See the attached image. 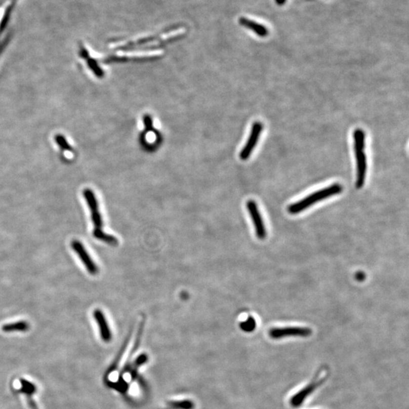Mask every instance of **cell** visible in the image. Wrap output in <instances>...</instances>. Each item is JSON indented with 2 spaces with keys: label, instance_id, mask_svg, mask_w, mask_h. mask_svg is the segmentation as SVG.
Wrapping results in <instances>:
<instances>
[{
  "label": "cell",
  "instance_id": "cell-2",
  "mask_svg": "<svg viewBox=\"0 0 409 409\" xmlns=\"http://www.w3.org/2000/svg\"><path fill=\"white\" fill-rule=\"evenodd\" d=\"M343 191V187L340 184H334L329 186L326 188L321 189L318 191L314 192L311 194L308 195L304 199L291 204L288 207V211L292 215L300 213L306 210L310 206L315 204L316 202H320L323 199H328L334 195L339 194Z\"/></svg>",
  "mask_w": 409,
  "mask_h": 409
},
{
  "label": "cell",
  "instance_id": "cell-7",
  "mask_svg": "<svg viewBox=\"0 0 409 409\" xmlns=\"http://www.w3.org/2000/svg\"><path fill=\"white\" fill-rule=\"evenodd\" d=\"M71 247L74 251L78 255L80 260L83 262L84 265L86 267L87 270L90 274L95 275L99 272V268L95 262L91 259L89 253L84 247L83 244L78 240H73L71 242Z\"/></svg>",
  "mask_w": 409,
  "mask_h": 409
},
{
  "label": "cell",
  "instance_id": "cell-10",
  "mask_svg": "<svg viewBox=\"0 0 409 409\" xmlns=\"http://www.w3.org/2000/svg\"><path fill=\"white\" fill-rule=\"evenodd\" d=\"M94 314V317L95 318L96 321H97L99 329H100L102 340L105 342L111 341V338H112V334H111V330H110L106 317H105V314H103L102 310L97 308V309L94 310V314Z\"/></svg>",
  "mask_w": 409,
  "mask_h": 409
},
{
  "label": "cell",
  "instance_id": "cell-13",
  "mask_svg": "<svg viewBox=\"0 0 409 409\" xmlns=\"http://www.w3.org/2000/svg\"><path fill=\"white\" fill-rule=\"evenodd\" d=\"M93 236H94L96 239L101 240L102 242H106V243L109 244V245L116 246L118 244V240H117L115 236L108 234V233H105V232L102 230V229H94V231H93Z\"/></svg>",
  "mask_w": 409,
  "mask_h": 409
},
{
  "label": "cell",
  "instance_id": "cell-5",
  "mask_svg": "<svg viewBox=\"0 0 409 409\" xmlns=\"http://www.w3.org/2000/svg\"><path fill=\"white\" fill-rule=\"evenodd\" d=\"M247 206L249 213H250V217L253 220V224H254L256 236L259 239H265L267 235L266 228H265V223L262 219V215L259 212L257 204L255 201L249 200Z\"/></svg>",
  "mask_w": 409,
  "mask_h": 409
},
{
  "label": "cell",
  "instance_id": "cell-16",
  "mask_svg": "<svg viewBox=\"0 0 409 409\" xmlns=\"http://www.w3.org/2000/svg\"><path fill=\"white\" fill-rule=\"evenodd\" d=\"M21 381V385H22V389H21V392L23 393H25L26 395H27L28 397H30V395L34 394L36 391V387L34 384H32L30 383V381H26L24 379H21L20 380Z\"/></svg>",
  "mask_w": 409,
  "mask_h": 409
},
{
  "label": "cell",
  "instance_id": "cell-4",
  "mask_svg": "<svg viewBox=\"0 0 409 409\" xmlns=\"http://www.w3.org/2000/svg\"><path fill=\"white\" fill-rule=\"evenodd\" d=\"M311 330L302 326H287V328H275L270 330L269 335L272 339H281L288 337H306L311 335Z\"/></svg>",
  "mask_w": 409,
  "mask_h": 409
},
{
  "label": "cell",
  "instance_id": "cell-15",
  "mask_svg": "<svg viewBox=\"0 0 409 409\" xmlns=\"http://www.w3.org/2000/svg\"><path fill=\"white\" fill-rule=\"evenodd\" d=\"M169 406L172 409H193L194 404L190 400L173 401L169 402Z\"/></svg>",
  "mask_w": 409,
  "mask_h": 409
},
{
  "label": "cell",
  "instance_id": "cell-11",
  "mask_svg": "<svg viewBox=\"0 0 409 409\" xmlns=\"http://www.w3.org/2000/svg\"><path fill=\"white\" fill-rule=\"evenodd\" d=\"M239 23L243 27L253 30L258 36H261V37H265L268 35V29L265 26L259 24L256 21H252V20L248 19L247 18H240L239 20Z\"/></svg>",
  "mask_w": 409,
  "mask_h": 409
},
{
  "label": "cell",
  "instance_id": "cell-14",
  "mask_svg": "<svg viewBox=\"0 0 409 409\" xmlns=\"http://www.w3.org/2000/svg\"><path fill=\"white\" fill-rule=\"evenodd\" d=\"M131 333H132V331H130L129 334L127 336L126 339H125V342H124L123 345H122L118 354H117V356H116L114 362H113V364H111V367H109L108 372H107V375H109L111 372H114V371H115L116 369H117V365H118L120 359H121L122 356H123L124 352H125L127 347H128V343H129L130 338H131Z\"/></svg>",
  "mask_w": 409,
  "mask_h": 409
},
{
  "label": "cell",
  "instance_id": "cell-9",
  "mask_svg": "<svg viewBox=\"0 0 409 409\" xmlns=\"http://www.w3.org/2000/svg\"><path fill=\"white\" fill-rule=\"evenodd\" d=\"M161 51L141 52V53H120L116 55L111 61L143 60V59H154L161 56Z\"/></svg>",
  "mask_w": 409,
  "mask_h": 409
},
{
  "label": "cell",
  "instance_id": "cell-1",
  "mask_svg": "<svg viewBox=\"0 0 409 409\" xmlns=\"http://www.w3.org/2000/svg\"><path fill=\"white\" fill-rule=\"evenodd\" d=\"M353 140L354 151L356 157L357 165L356 187L361 189L362 188L365 181L367 169V157L364 152L365 134L362 129L357 128L354 131Z\"/></svg>",
  "mask_w": 409,
  "mask_h": 409
},
{
  "label": "cell",
  "instance_id": "cell-18",
  "mask_svg": "<svg viewBox=\"0 0 409 409\" xmlns=\"http://www.w3.org/2000/svg\"><path fill=\"white\" fill-rule=\"evenodd\" d=\"M275 2L278 6H283L286 0H275Z\"/></svg>",
  "mask_w": 409,
  "mask_h": 409
},
{
  "label": "cell",
  "instance_id": "cell-6",
  "mask_svg": "<svg viewBox=\"0 0 409 409\" xmlns=\"http://www.w3.org/2000/svg\"><path fill=\"white\" fill-rule=\"evenodd\" d=\"M84 196L86 199L87 203L91 209V219L94 224V229H102L103 221L101 213L99 209L98 201L96 197L95 193L91 189H85L84 190Z\"/></svg>",
  "mask_w": 409,
  "mask_h": 409
},
{
  "label": "cell",
  "instance_id": "cell-3",
  "mask_svg": "<svg viewBox=\"0 0 409 409\" xmlns=\"http://www.w3.org/2000/svg\"><path fill=\"white\" fill-rule=\"evenodd\" d=\"M262 129H263V125L260 121H256L253 123L251 131H250V137L239 153V158L242 161L248 159L251 154L253 153V150L260 138Z\"/></svg>",
  "mask_w": 409,
  "mask_h": 409
},
{
  "label": "cell",
  "instance_id": "cell-8",
  "mask_svg": "<svg viewBox=\"0 0 409 409\" xmlns=\"http://www.w3.org/2000/svg\"><path fill=\"white\" fill-rule=\"evenodd\" d=\"M325 378H322L320 380H315L313 382L310 383L309 384L305 387L304 388L302 389L298 393H296L295 395L292 396L291 399V406L294 408H298L303 405L305 400L317 388L321 385L322 383L324 381Z\"/></svg>",
  "mask_w": 409,
  "mask_h": 409
},
{
  "label": "cell",
  "instance_id": "cell-17",
  "mask_svg": "<svg viewBox=\"0 0 409 409\" xmlns=\"http://www.w3.org/2000/svg\"><path fill=\"white\" fill-rule=\"evenodd\" d=\"M239 326L244 332H253L256 326V320L253 317H249L247 320L240 323Z\"/></svg>",
  "mask_w": 409,
  "mask_h": 409
},
{
  "label": "cell",
  "instance_id": "cell-12",
  "mask_svg": "<svg viewBox=\"0 0 409 409\" xmlns=\"http://www.w3.org/2000/svg\"><path fill=\"white\" fill-rule=\"evenodd\" d=\"M30 326L27 322L21 320V321L14 322V323H6L2 326V330L4 332L11 333L19 331V332H25L29 329Z\"/></svg>",
  "mask_w": 409,
  "mask_h": 409
}]
</instances>
